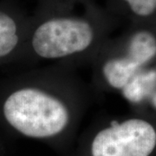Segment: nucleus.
<instances>
[{
    "mask_svg": "<svg viewBox=\"0 0 156 156\" xmlns=\"http://www.w3.org/2000/svg\"><path fill=\"white\" fill-rule=\"evenodd\" d=\"M152 104H153L154 107L156 108V94L153 96V99H152Z\"/></svg>",
    "mask_w": 156,
    "mask_h": 156,
    "instance_id": "0eeeda50",
    "label": "nucleus"
},
{
    "mask_svg": "<svg viewBox=\"0 0 156 156\" xmlns=\"http://www.w3.org/2000/svg\"><path fill=\"white\" fill-rule=\"evenodd\" d=\"M95 35V26L88 18L56 15L43 19L36 26L31 45L39 56L56 59L87 50Z\"/></svg>",
    "mask_w": 156,
    "mask_h": 156,
    "instance_id": "f03ea898",
    "label": "nucleus"
},
{
    "mask_svg": "<svg viewBox=\"0 0 156 156\" xmlns=\"http://www.w3.org/2000/svg\"><path fill=\"white\" fill-rule=\"evenodd\" d=\"M129 15L140 21L156 19V0H118Z\"/></svg>",
    "mask_w": 156,
    "mask_h": 156,
    "instance_id": "423d86ee",
    "label": "nucleus"
},
{
    "mask_svg": "<svg viewBox=\"0 0 156 156\" xmlns=\"http://www.w3.org/2000/svg\"><path fill=\"white\" fill-rule=\"evenodd\" d=\"M3 112L12 128L31 138H48L60 134L69 120L63 102L36 89L13 92L5 101Z\"/></svg>",
    "mask_w": 156,
    "mask_h": 156,
    "instance_id": "f257e3e1",
    "label": "nucleus"
},
{
    "mask_svg": "<svg viewBox=\"0 0 156 156\" xmlns=\"http://www.w3.org/2000/svg\"><path fill=\"white\" fill-rule=\"evenodd\" d=\"M156 147V129L143 119L132 118L98 132L92 156H150Z\"/></svg>",
    "mask_w": 156,
    "mask_h": 156,
    "instance_id": "7ed1b4c3",
    "label": "nucleus"
},
{
    "mask_svg": "<svg viewBox=\"0 0 156 156\" xmlns=\"http://www.w3.org/2000/svg\"><path fill=\"white\" fill-rule=\"evenodd\" d=\"M17 19L9 12L0 10V57L11 53L19 41Z\"/></svg>",
    "mask_w": 156,
    "mask_h": 156,
    "instance_id": "39448f33",
    "label": "nucleus"
},
{
    "mask_svg": "<svg viewBox=\"0 0 156 156\" xmlns=\"http://www.w3.org/2000/svg\"><path fill=\"white\" fill-rule=\"evenodd\" d=\"M155 56V50L147 40L132 37L128 41L127 56L108 60L103 66V75L111 87L123 89L140 68Z\"/></svg>",
    "mask_w": 156,
    "mask_h": 156,
    "instance_id": "20e7f679",
    "label": "nucleus"
}]
</instances>
